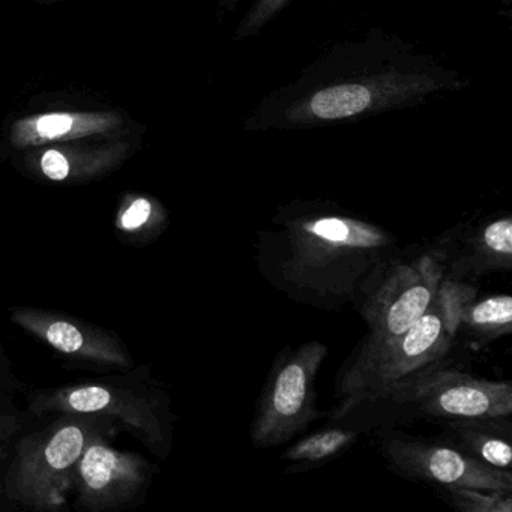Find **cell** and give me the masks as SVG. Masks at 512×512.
Instances as JSON below:
<instances>
[{
    "label": "cell",
    "mask_w": 512,
    "mask_h": 512,
    "mask_svg": "<svg viewBox=\"0 0 512 512\" xmlns=\"http://www.w3.org/2000/svg\"><path fill=\"white\" fill-rule=\"evenodd\" d=\"M281 224L272 280L313 304H356L371 277L398 251L391 233L346 214H302Z\"/></svg>",
    "instance_id": "cell-1"
},
{
    "label": "cell",
    "mask_w": 512,
    "mask_h": 512,
    "mask_svg": "<svg viewBox=\"0 0 512 512\" xmlns=\"http://www.w3.org/2000/svg\"><path fill=\"white\" fill-rule=\"evenodd\" d=\"M478 295L470 284L443 278L436 298L424 316L403 334L365 338L356 356L338 376L337 409L332 419L344 418L364 403L389 398L410 377L445 362L458 332V308Z\"/></svg>",
    "instance_id": "cell-2"
},
{
    "label": "cell",
    "mask_w": 512,
    "mask_h": 512,
    "mask_svg": "<svg viewBox=\"0 0 512 512\" xmlns=\"http://www.w3.org/2000/svg\"><path fill=\"white\" fill-rule=\"evenodd\" d=\"M112 419L89 413H58L43 430L13 446L5 473V496L35 511H58L73 490L77 464L92 437L115 433Z\"/></svg>",
    "instance_id": "cell-3"
},
{
    "label": "cell",
    "mask_w": 512,
    "mask_h": 512,
    "mask_svg": "<svg viewBox=\"0 0 512 512\" xmlns=\"http://www.w3.org/2000/svg\"><path fill=\"white\" fill-rule=\"evenodd\" d=\"M37 416L89 413L112 419L154 454L166 457L172 445V412L167 395L146 379L89 380L29 395Z\"/></svg>",
    "instance_id": "cell-4"
},
{
    "label": "cell",
    "mask_w": 512,
    "mask_h": 512,
    "mask_svg": "<svg viewBox=\"0 0 512 512\" xmlns=\"http://www.w3.org/2000/svg\"><path fill=\"white\" fill-rule=\"evenodd\" d=\"M326 356L328 347L320 341H308L278 356L251 424L254 446L283 445L322 418L316 406V379Z\"/></svg>",
    "instance_id": "cell-5"
},
{
    "label": "cell",
    "mask_w": 512,
    "mask_h": 512,
    "mask_svg": "<svg viewBox=\"0 0 512 512\" xmlns=\"http://www.w3.org/2000/svg\"><path fill=\"white\" fill-rule=\"evenodd\" d=\"M443 251L412 260L392 257L371 277L358 299V310L370 329L368 338L383 340L403 334L430 307L445 278Z\"/></svg>",
    "instance_id": "cell-6"
},
{
    "label": "cell",
    "mask_w": 512,
    "mask_h": 512,
    "mask_svg": "<svg viewBox=\"0 0 512 512\" xmlns=\"http://www.w3.org/2000/svg\"><path fill=\"white\" fill-rule=\"evenodd\" d=\"M391 400L412 404L431 418H509L512 386L446 367L445 362L419 371L392 392Z\"/></svg>",
    "instance_id": "cell-7"
},
{
    "label": "cell",
    "mask_w": 512,
    "mask_h": 512,
    "mask_svg": "<svg viewBox=\"0 0 512 512\" xmlns=\"http://www.w3.org/2000/svg\"><path fill=\"white\" fill-rule=\"evenodd\" d=\"M382 454L395 472L442 487H469L512 494L511 470L494 469L457 446L407 434H392Z\"/></svg>",
    "instance_id": "cell-8"
},
{
    "label": "cell",
    "mask_w": 512,
    "mask_h": 512,
    "mask_svg": "<svg viewBox=\"0 0 512 512\" xmlns=\"http://www.w3.org/2000/svg\"><path fill=\"white\" fill-rule=\"evenodd\" d=\"M112 434L92 437L74 473L77 500L89 511H110L128 505L152 478L151 463L142 455L115 448L109 442Z\"/></svg>",
    "instance_id": "cell-9"
},
{
    "label": "cell",
    "mask_w": 512,
    "mask_h": 512,
    "mask_svg": "<svg viewBox=\"0 0 512 512\" xmlns=\"http://www.w3.org/2000/svg\"><path fill=\"white\" fill-rule=\"evenodd\" d=\"M10 319L59 355L74 361L116 370L133 367V358L118 335L85 320L35 307H13Z\"/></svg>",
    "instance_id": "cell-10"
},
{
    "label": "cell",
    "mask_w": 512,
    "mask_h": 512,
    "mask_svg": "<svg viewBox=\"0 0 512 512\" xmlns=\"http://www.w3.org/2000/svg\"><path fill=\"white\" fill-rule=\"evenodd\" d=\"M433 88V80L413 76L343 83L322 89L290 107L287 118L293 122L341 121L425 94Z\"/></svg>",
    "instance_id": "cell-11"
},
{
    "label": "cell",
    "mask_w": 512,
    "mask_h": 512,
    "mask_svg": "<svg viewBox=\"0 0 512 512\" xmlns=\"http://www.w3.org/2000/svg\"><path fill=\"white\" fill-rule=\"evenodd\" d=\"M130 154V143L67 142L29 149L28 169L56 184H85L118 169Z\"/></svg>",
    "instance_id": "cell-12"
},
{
    "label": "cell",
    "mask_w": 512,
    "mask_h": 512,
    "mask_svg": "<svg viewBox=\"0 0 512 512\" xmlns=\"http://www.w3.org/2000/svg\"><path fill=\"white\" fill-rule=\"evenodd\" d=\"M118 112H49L17 119L10 128L11 146L34 149L91 137L112 136L124 127Z\"/></svg>",
    "instance_id": "cell-13"
},
{
    "label": "cell",
    "mask_w": 512,
    "mask_h": 512,
    "mask_svg": "<svg viewBox=\"0 0 512 512\" xmlns=\"http://www.w3.org/2000/svg\"><path fill=\"white\" fill-rule=\"evenodd\" d=\"M445 278L458 280L473 275L512 269V220L511 217L497 218L485 224L478 233H473L464 242L457 257H446Z\"/></svg>",
    "instance_id": "cell-14"
},
{
    "label": "cell",
    "mask_w": 512,
    "mask_h": 512,
    "mask_svg": "<svg viewBox=\"0 0 512 512\" xmlns=\"http://www.w3.org/2000/svg\"><path fill=\"white\" fill-rule=\"evenodd\" d=\"M502 418L455 419L448 425L452 442L470 457L494 469L511 470V434H502Z\"/></svg>",
    "instance_id": "cell-15"
},
{
    "label": "cell",
    "mask_w": 512,
    "mask_h": 512,
    "mask_svg": "<svg viewBox=\"0 0 512 512\" xmlns=\"http://www.w3.org/2000/svg\"><path fill=\"white\" fill-rule=\"evenodd\" d=\"M169 224L166 208L154 197L127 194L119 203L115 229L122 239L148 244L157 239Z\"/></svg>",
    "instance_id": "cell-16"
},
{
    "label": "cell",
    "mask_w": 512,
    "mask_h": 512,
    "mask_svg": "<svg viewBox=\"0 0 512 512\" xmlns=\"http://www.w3.org/2000/svg\"><path fill=\"white\" fill-rule=\"evenodd\" d=\"M458 332L461 328L481 341H493L512 332V298L493 295L467 299L458 308Z\"/></svg>",
    "instance_id": "cell-17"
},
{
    "label": "cell",
    "mask_w": 512,
    "mask_h": 512,
    "mask_svg": "<svg viewBox=\"0 0 512 512\" xmlns=\"http://www.w3.org/2000/svg\"><path fill=\"white\" fill-rule=\"evenodd\" d=\"M356 431L346 428H328L317 431L293 443L283 454L290 463L317 464L337 457L356 442Z\"/></svg>",
    "instance_id": "cell-18"
},
{
    "label": "cell",
    "mask_w": 512,
    "mask_h": 512,
    "mask_svg": "<svg viewBox=\"0 0 512 512\" xmlns=\"http://www.w3.org/2000/svg\"><path fill=\"white\" fill-rule=\"evenodd\" d=\"M449 502L461 512H511L512 494L469 487H442Z\"/></svg>",
    "instance_id": "cell-19"
},
{
    "label": "cell",
    "mask_w": 512,
    "mask_h": 512,
    "mask_svg": "<svg viewBox=\"0 0 512 512\" xmlns=\"http://www.w3.org/2000/svg\"><path fill=\"white\" fill-rule=\"evenodd\" d=\"M290 0H256L250 13L242 20L238 29V38L250 37L259 32L266 23L271 22Z\"/></svg>",
    "instance_id": "cell-20"
},
{
    "label": "cell",
    "mask_w": 512,
    "mask_h": 512,
    "mask_svg": "<svg viewBox=\"0 0 512 512\" xmlns=\"http://www.w3.org/2000/svg\"><path fill=\"white\" fill-rule=\"evenodd\" d=\"M19 415L0 401V463H4L20 431Z\"/></svg>",
    "instance_id": "cell-21"
},
{
    "label": "cell",
    "mask_w": 512,
    "mask_h": 512,
    "mask_svg": "<svg viewBox=\"0 0 512 512\" xmlns=\"http://www.w3.org/2000/svg\"><path fill=\"white\" fill-rule=\"evenodd\" d=\"M239 0H223V4H226L227 7L232 8L233 5L238 4Z\"/></svg>",
    "instance_id": "cell-22"
},
{
    "label": "cell",
    "mask_w": 512,
    "mask_h": 512,
    "mask_svg": "<svg viewBox=\"0 0 512 512\" xmlns=\"http://www.w3.org/2000/svg\"><path fill=\"white\" fill-rule=\"evenodd\" d=\"M41 4H53V2H58V0H38Z\"/></svg>",
    "instance_id": "cell-23"
},
{
    "label": "cell",
    "mask_w": 512,
    "mask_h": 512,
    "mask_svg": "<svg viewBox=\"0 0 512 512\" xmlns=\"http://www.w3.org/2000/svg\"><path fill=\"white\" fill-rule=\"evenodd\" d=\"M2 356H4V353H2V349H0V359H2Z\"/></svg>",
    "instance_id": "cell-24"
}]
</instances>
